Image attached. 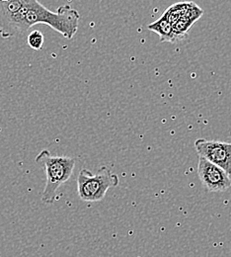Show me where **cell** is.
Segmentation results:
<instances>
[{
    "label": "cell",
    "mask_w": 231,
    "mask_h": 257,
    "mask_svg": "<svg viewBox=\"0 0 231 257\" xmlns=\"http://www.w3.org/2000/svg\"><path fill=\"white\" fill-rule=\"evenodd\" d=\"M80 14L69 5L59 7L57 12L47 9L38 0H26L12 19L5 38L24 34L34 25L46 24L71 40L78 31Z\"/></svg>",
    "instance_id": "6da1fadb"
},
{
    "label": "cell",
    "mask_w": 231,
    "mask_h": 257,
    "mask_svg": "<svg viewBox=\"0 0 231 257\" xmlns=\"http://www.w3.org/2000/svg\"><path fill=\"white\" fill-rule=\"evenodd\" d=\"M46 173V185L42 194V202L53 204L57 200L59 188L73 174L76 160L69 157H53L47 150L42 151L35 159Z\"/></svg>",
    "instance_id": "7a4b0ae2"
},
{
    "label": "cell",
    "mask_w": 231,
    "mask_h": 257,
    "mask_svg": "<svg viewBox=\"0 0 231 257\" xmlns=\"http://www.w3.org/2000/svg\"><path fill=\"white\" fill-rule=\"evenodd\" d=\"M77 193L84 202L102 201L110 188L120 184V178L107 166H102L96 174L83 168L79 171L77 179Z\"/></svg>",
    "instance_id": "3957f363"
},
{
    "label": "cell",
    "mask_w": 231,
    "mask_h": 257,
    "mask_svg": "<svg viewBox=\"0 0 231 257\" xmlns=\"http://www.w3.org/2000/svg\"><path fill=\"white\" fill-rule=\"evenodd\" d=\"M195 150L198 157L203 158L213 164L222 168L228 175H231V144L197 139Z\"/></svg>",
    "instance_id": "277c9868"
},
{
    "label": "cell",
    "mask_w": 231,
    "mask_h": 257,
    "mask_svg": "<svg viewBox=\"0 0 231 257\" xmlns=\"http://www.w3.org/2000/svg\"><path fill=\"white\" fill-rule=\"evenodd\" d=\"M198 175L206 191L225 192L231 186L230 175L212 162L198 157Z\"/></svg>",
    "instance_id": "5b68a950"
},
{
    "label": "cell",
    "mask_w": 231,
    "mask_h": 257,
    "mask_svg": "<svg viewBox=\"0 0 231 257\" xmlns=\"http://www.w3.org/2000/svg\"><path fill=\"white\" fill-rule=\"evenodd\" d=\"M147 29L149 31H152V32L158 34L159 37H160V42L161 43L167 42V43L174 44V43L178 42L177 39H176V36L174 34V31H173L172 24L167 19L165 14H163L155 22L149 24Z\"/></svg>",
    "instance_id": "8992f818"
},
{
    "label": "cell",
    "mask_w": 231,
    "mask_h": 257,
    "mask_svg": "<svg viewBox=\"0 0 231 257\" xmlns=\"http://www.w3.org/2000/svg\"><path fill=\"white\" fill-rule=\"evenodd\" d=\"M44 35L39 30H34L29 34L27 42L30 48H32L35 51H41L44 46Z\"/></svg>",
    "instance_id": "52a82bcc"
},
{
    "label": "cell",
    "mask_w": 231,
    "mask_h": 257,
    "mask_svg": "<svg viewBox=\"0 0 231 257\" xmlns=\"http://www.w3.org/2000/svg\"><path fill=\"white\" fill-rule=\"evenodd\" d=\"M0 1H8V0H0Z\"/></svg>",
    "instance_id": "ba28073f"
}]
</instances>
